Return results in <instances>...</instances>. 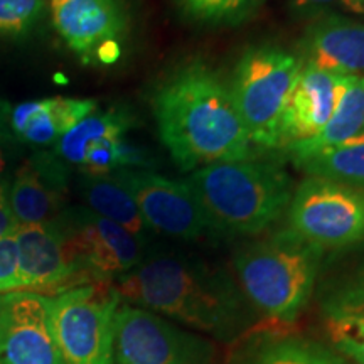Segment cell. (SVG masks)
<instances>
[{
	"label": "cell",
	"mask_w": 364,
	"mask_h": 364,
	"mask_svg": "<svg viewBox=\"0 0 364 364\" xmlns=\"http://www.w3.org/2000/svg\"><path fill=\"white\" fill-rule=\"evenodd\" d=\"M95 110V100L54 97L17 105L9 120L14 134L24 142L48 147Z\"/></svg>",
	"instance_id": "17"
},
{
	"label": "cell",
	"mask_w": 364,
	"mask_h": 364,
	"mask_svg": "<svg viewBox=\"0 0 364 364\" xmlns=\"http://www.w3.org/2000/svg\"><path fill=\"white\" fill-rule=\"evenodd\" d=\"M364 132V76H339L336 83L334 110L324 129L312 139L295 142L282 150L295 166L322 150L344 144Z\"/></svg>",
	"instance_id": "18"
},
{
	"label": "cell",
	"mask_w": 364,
	"mask_h": 364,
	"mask_svg": "<svg viewBox=\"0 0 364 364\" xmlns=\"http://www.w3.org/2000/svg\"><path fill=\"white\" fill-rule=\"evenodd\" d=\"M17 230H19V223H17L11 204H9L7 186L0 184V238L16 235Z\"/></svg>",
	"instance_id": "29"
},
{
	"label": "cell",
	"mask_w": 364,
	"mask_h": 364,
	"mask_svg": "<svg viewBox=\"0 0 364 364\" xmlns=\"http://www.w3.org/2000/svg\"><path fill=\"white\" fill-rule=\"evenodd\" d=\"M61 225L81 270L91 282L117 280L139 265L147 255L145 241L90 209L65 215Z\"/></svg>",
	"instance_id": "10"
},
{
	"label": "cell",
	"mask_w": 364,
	"mask_h": 364,
	"mask_svg": "<svg viewBox=\"0 0 364 364\" xmlns=\"http://www.w3.org/2000/svg\"><path fill=\"white\" fill-rule=\"evenodd\" d=\"M332 348L354 364H364V318L326 321Z\"/></svg>",
	"instance_id": "26"
},
{
	"label": "cell",
	"mask_w": 364,
	"mask_h": 364,
	"mask_svg": "<svg viewBox=\"0 0 364 364\" xmlns=\"http://www.w3.org/2000/svg\"><path fill=\"white\" fill-rule=\"evenodd\" d=\"M306 63L338 76H364V24L329 14L318 17L302 41Z\"/></svg>",
	"instance_id": "16"
},
{
	"label": "cell",
	"mask_w": 364,
	"mask_h": 364,
	"mask_svg": "<svg viewBox=\"0 0 364 364\" xmlns=\"http://www.w3.org/2000/svg\"><path fill=\"white\" fill-rule=\"evenodd\" d=\"M19 248L21 290L58 295L91 284L81 270L61 220L51 225H26L16 231Z\"/></svg>",
	"instance_id": "11"
},
{
	"label": "cell",
	"mask_w": 364,
	"mask_h": 364,
	"mask_svg": "<svg viewBox=\"0 0 364 364\" xmlns=\"http://www.w3.org/2000/svg\"><path fill=\"white\" fill-rule=\"evenodd\" d=\"M302 66V58L277 46H255L240 58L230 91L252 144L277 149L280 115Z\"/></svg>",
	"instance_id": "6"
},
{
	"label": "cell",
	"mask_w": 364,
	"mask_h": 364,
	"mask_svg": "<svg viewBox=\"0 0 364 364\" xmlns=\"http://www.w3.org/2000/svg\"><path fill=\"white\" fill-rule=\"evenodd\" d=\"M66 184V169L58 157L39 154L22 164L9 193V204L19 226L51 225L61 220Z\"/></svg>",
	"instance_id": "14"
},
{
	"label": "cell",
	"mask_w": 364,
	"mask_h": 364,
	"mask_svg": "<svg viewBox=\"0 0 364 364\" xmlns=\"http://www.w3.org/2000/svg\"><path fill=\"white\" fill-rule=\"evenodd\" d=\"M0 364H65L49 322V297L0 294Z\"/></svg>",
	"instance_id": "12"
},
{
	"label": "cell",
	"mask_w": 364,
	"mask_h": 364,
	"mask_svg": "<svg viewBox=\"0 0 364 364\" xmlns=\"http://www.w3.org/2000/svg\"><path fill=\"white\" fill-rule=\"evenodd\" d=\"M324 250L290 230L243 247L235 257L238 287L250 306L280 324H292L312 297Z\"/></svg>",
	"instance_id": "4"
},
{
	"label": "cell",
	"mask_w": 364,
	"mask_h": 364,
	"mask_svg": "<svg viewBox=\"0 0 364 364\" xmlns=\"http://www.w3.org/2000/svg\"><path fill=\"white\" fill-rule=\"evenodd\" d=\"M213 356L196 332L130 304L118 307L115 364H213Z\"/></svg>",
	"instance_id": "8"
},
{
	"label": "cell",
	"mask_w": 364,
	"mask_h": 364,
	"mask_svg": "<svg viewBox=\"0 0 364 364\" xmlns=\"http://www.w3.org/2000/svg\"><path fill=\"white\" fill-rule=\"evenodd\" d=\"M307 176L322 177L364 191V132L344 144L297 164Z\"/></svg>",
	"instance_id": "22"
},
{
	"label": "cell",
	"mask_w": 364,
	"mask_h": 364,
	"mask_svg": "<svg viewBox=\"0 0 364 364\" xmlns=\"http://www.w3.org/2000/svg\"><path fill=\"white\" fill-rule=\"evenodd\" d=\"M21 290L19 248L16 235L0 238V294Z\"/></svg>",
	"instance_id": "27"
},
{
	"label": "cell",
	"mask_w": 364,
	"mask_h": 364,
	"mask_svg": "<svg viewBox=\"0 0 364 364\" xmlns=\"http://www.w3.org/2000/svg\"><path fill=\"white\" fill-rule=\"evenodd\" d=\"M113 176L129 189L145 226L154 233L181 241L215 233L186 181H172L150 169H122Z\"/></svg>",
	"instance_id": "9"
},
{
	"label": "cell",
	"mask_w": 364,
	"mask_h": 364,
	"mask_svg": "<svg viewBox=\"0 0 364 364\" xmlns=\"http://www.w3.org/2000/svg\"><path fill=\"white\" fill-rule=\"evenodd\" d=\"M6 171V154H4V149L0 147V176Z\"/></svg>",
	"instance_id": "30"
},
{
	"label": "cell",
	"mask_w": 364,
	"mask_h": 364,
	"mask_svg": "<svg viewBox=\"0 0 364 364\" xmlns=\"http://www.w3.org/2000/svg\"><path fill=\"white\" fill-rule=\"evenodd\" d=\"M115 289L130 306L221 341L247 332L250 302L220 268L179 252L147 253Z\"/></svg>",
	"instance_id": "1"
},
{
	"label": "cell",
	"mask_w": 364,
	"mask_h": 364,
	"mask_svg": "<svg viewBox=\"0 0 364 364\" xmlns=\"http://www.w3.org/2000/svg\"><path fill=\"white\" fill-rule=\"evenodd\" d=\"M120 304L113 282H91L49 297V322L65 364H115Z\"/></svg>",
	"instance_id": "5"
},
{
	"label": "cell",
	"mask_w": 364,
	"mask_h": 364,
	"mask_svg": "<svg viewBox=\"0 0 364 364\" xmlns=\"http://www.w3.org/2000/svg\"><path fill=\"white\" fill-rule=\"evenodd\" d=\"M326 321L364 318V265L334 282L321 300Z\"/></svg>",
	"instance_id": "24"
},
{
	"label": "cell",
	"mask_w": 364,
	"mask_h": 364,
	"mask_svg": "<svg viewBox=\"0 0 364 364\" xmlns=\"http://www.w3.org/2000/svg\"><path fill=\"white\" fill-rule=\"evenodd\" d=\"M235 364H349L348 359L318 341L297 334H262Z\"/></svg>",
	"instance_id": "19"
},
{
	"label": "cell",
	"mask_w": 364,
	"mask_h": 364,
	"mask_svg": "<svg viewBox=\"0 0 364 364\" xmlns=\"http://www.w3.org/2000/svg\"><path fill=\"white\" fill-rule=\"evenodd\" d=\"M338 80L334 73L304 63L280 115L277 149L312 139L324 129L334 110Z\"/></svg>",
	"instance_id": "15"
},
{
	"label": "cell",
	"mask_w": 364,
	"mask_h": 364,
	"mask_svg": "<svg viewBox=\"0 0 364 364\" xmlns=\"http://www.w3.org/2000/svg\"><path fill=\"white\" fill-rule=\"evenodd\" d=\"M81 191L90 211L117 223L118 226L125 228L136 238L147 243L149 228L145 226L129 189L117 179V176L86 177L81 184Z\"/></svg>",
	"instance_id": "20"
},
{
	"label": "cell",
	"mask_w": 364,
	"mask_h": 364,
	"mask_svg": "<svg viewBox=\"0 0 364 364\" xmlns=\"http://www.w3.org/2000/svg\"><path fill=\"white\" fill-rule=\"evenodd\" d=\"M159 136L182 172L252 157V140L230 86L206 63L177 68L152 100Z\"/></svg>",
	"instance_id": "2"
},
{
	"label": "cell",
	"mask_w": 364,
	"mask_h": 364,
	"mask_svg": "<svg viewBox=\"0 0 364 364\" xmlns=\"http://www.w3.org/2000/svg\"><path fill=\"white\" fill-rule=\"evenodd\" d=\"M182 14L204 26H235L247 21L265 0H177Z\"/></svg>",
	"instance_id": "23"
},
{
	"label": "cell",
	"mask_w": 364,
	"mask_h": 364,
	"mask_svg": "<svg viewBox=\"0 0 364 364\" xmlns=\"http://www.w3.org/2000/svg\"><path fill=\"white\" fill-rule=\"evenodd\" d=\"M134 124L135 118L125 107L91 113L59 139L56 154L63 161L81 166L85 150L91 144H97L108 136H125Z\"/></svg>",
	"instance_id": "21"
},
{
	"label": "cell",
	"mask_w": 364,
	"mask_h": 364,
	"mask_svg": "<svg viewBox=\"0 0 364 364\" xmlns=\"http://www.w3.org/2000/svg\"><path fill=\"white\" fill-rule=\"evenodd\" d=\"M290 6L300 17H322L338 11L364 14V0H292Z\"/></svg>",
	"instance_id": "28"
},
{
	"label": "cell",
	"mask_w": 364,
	"mask_h": 364,
	"mask_svg": "<svg viewBox=\"0 0 364 364\" xmlns=\"http://www.w3.org/2000/svg\"><path fill=\"white\" fill-rule=\"evenodd\" d=\"M51 19L85 65H97L100 48L120 43L127 29L124 0H51Z\"/></svg>",
	"instance_id": "13"
},
{
	"label": "cell",
	"mask_w": 364,
	"mask_h": 364,
	"mask_svg": "<svg viewBox=\"0 0 364 364\" xmlns=\"http://www.w3.org/2000/svg\"><path fill=\"white\" fill-rule=\"evenodd\" d=\"M0 117H2V115H0ZM0 139H2V129H0Z\"/></svg>",
	"instance_id": "31"
},
{
	"label": "cell",
	"mask_w": 364,
	"mask_h": 364,
	"mask_svg": "<svg viewBox=\"0 0 364 364\" xmlns=\"http://www.w3.org/2000/svg\"><path fill=\"white\" fill-rule=\"evenodd\" d=\"M46 0H0V36L29 33L44 11Z\"/></svg>",
	"instance_id": "25"
},
{
	"label": "cell",
	"mask_w": 364,
	"mask_h": 364,
	"mask_svg": "<svg viewBox=\"0 0 364 364\" xmlns=\"http://www.w3.org/2000/svg\"><path fill=\"white\" fill-rule=\"evenodd\" d=\"M215 233H262L289 209L294 182L277 164L258 159L216 162L186 181Z\"/></svg>",
	"instance_id": "3"
},
{
	"label": "cell",
	"mask_w": 364,
	"mask_h": 364,
	"mask_svg": "<svg viewBox=\"0 0 364 364\" xmlns=\"http://www.w3.org/2000/svg\"><path fill=\"white\" fill-rule=\"evenodd\" d=\"M289 230L326 250L364 243V191L307 176L289 204Z\"/></svg>",
	"instance_id": "7"
}]
</instances>
